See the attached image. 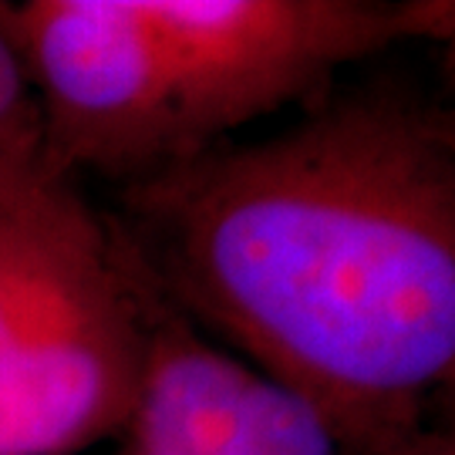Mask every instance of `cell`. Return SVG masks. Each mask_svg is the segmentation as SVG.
I'll list each match as a JSON object with an SVG mask.
<instances>
[{
  "label": "cell",
  "mask_w": 455,
  "mask_h": 455,
  "mask_svg": "<svg viewBox=\"0 0 455 455\" xmlns=\"http://www.w3.org/2000/svg\"><path fill=\"white\" fill-rule=\"evenodd\" d=\"M54 176L44 159L41 118L14 41L0 20V196ZM61 180V176H58Z\"/></svg>",
  "instance_id": "obj_6"
},
{
  "label": "cell",
  "mask_w": 455,
  "mask_h": 455,
  "mask_svg": "<svg viewBox=\"0 0 455 455\" xmlns=\"http://www.w3.org/2000/svg\"><path fill=\"white\" fill-rule=\"evenodd\" d=\"M452 125H455V115H452Z\"/></svg>",
  "instance_id": "obj_11"
},
{
  "label": "cell",
  "mask_w": 455,
  "mask_h": 455,
  "mask_svg": "<svg viewBox=\"0 0 455 455\" xmlns=\"http://www.w3.org/2000/svg\"><path fill=\"white\" fill-rule=\"evenodd\" d=\"M122 435V455H351L304 398L203 334L156 287Z\"/></svg>",
  "instance_id": "obj_5"
},
{
  "label": "cell",
  "mask_w": 455,
  "mask_h": 455,
  "mask_svg": "<svg viewBox=\"0 0 455 455\" xmlns=\"http://www.w3.org/2000/svg\"><path fill=\"white\" fill-rule=\"evenodd\" d=\"M388 455H455V445L428 425L425 432H419L415 439L405 442V445H398V449Z\"/></svg>",
  "instance_id": "obj_9"
},
{
  "label": "cell",
  "mask_w": 455,
  "mask_h": 455,
  "mask_svg": "<svg viewBox=\"0 0 455 455\" xmlns=\"http://www.w3.org/2000/svg\"><path fill=\"white\" fill-rule=\"evenodd\" d=\"M435 411H442V422L439 425H432L439 435H445V439L455 445V391L452 395H445L439 405H435Z\"/></svg>",
  "instance_id": "obj_10"
},
{
  "label": "cell",
  "mask_w": 455,
  "mask_h": 455,
  "mask_svg": "<svg viewBox=\"0 0 455 455\" xmlns=\"http://www.w3.org/2000/svg\"><path fill=\"white\" fill-rule=\"evenodd\" d=\"M398 41H428L442 54V71L455 84V0L395 4Z\"/></svg>",
  "instance_id": "obj_7"
},
{
  "label": "cell",
  "mask_w": 455,
  "mask_h": 455,
  "mask_svg": "<svg viewBox=\"0 0 455 455\" xmlns=\"http://www.w3.org/2000/svg\"><path fill=\"white\" fill-rule=\"evenodd\" d=\"M139 7L165 51L196 156L398 41L395 4L368 0H139Z\"/></svg>",
  "instance_id": "obj_4"
},
{
  "label": "cell",
  "mask_w": 455,
  "mask_h": 455,
  "mask_svg": "<svg viewBox=\"0 0 455 455\" xmlns=\"http://www.w3.org/2000/svg\"><path fill=\"white\" fill-rule=\"evenodd\" d=\"M41 182V180H37ZM34 186V182H31ZM28 186L14 193L0 196V378L7 368L11 341H14V314H17V196Z\"/></svg>",
  "instance_id": "obj_8"
},
{
  "label": "cell",
  "mask_w": 455,
  "mask_h": 455,
  "mask_svg": "<svg viewBox=\"0 0 455 455\" xmlns=\"http://www.w3.org/2000/svg\"><path fill=\"white\" fill-rule=\"evenodd\" d=\"M31 84L44 159L132 186L196 159L159 37L139 0L0 4Z\"/></svg>",
  "instance_id": "obj_3"
},
{
  "label": "cell",
  "mask_w": 455,
  "mask_h": 455,
  "mask_svg": "<svg viewBox=\"0 0 455 455\" xmlns=\"http://www.w3.org/2000/svg\"><path fill=\"white\" fill-rule=\"evenodd\" d=\"M115 229L186 321L388 455L455 391V125L391 95L122 186Z\"/></svg>",
  "instance_id": "obj_1"
},
{
  "label": "cell",
  "mask_w": 455,
  "mask_h": 455,
  "mask_svg": "<svg viewBox=\"0 0 455 455\" xmlns=\"http://www.w3.org/2000/svg\"><path fill=\"white\" fill-rule=\"evenodd\" d=\"M148 287L75 182L17 196V314L0 378V455H78L122 435L148 338Z\"/></svg>",
  "instance_id": "obj_2"
}]
</instances>
